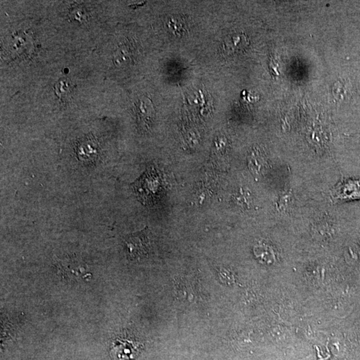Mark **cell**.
Wrapping results in <instances>:
<instances>
[{
	"instance_id": "10",
	"label": "cell",
	"mask_w": 360,
	"mask_h": 360,
	"mask_svg": "<svg viewBox=\"0 0 360 360\" xmlns=\"http://www.w3.org/2000/svg\"><path fill=\"white\" fill-rule=\"evenodd\" d=\"M128 58H129V56H128V51L126 49H120L117 52L116 60L117 61H120L119 62V64H122L126 63Z\"/></svg>"
},
{
	"instance_id": "5",
	"label": "cell",
	"mask_w": 360,
	"mask_h": 360,
	"mask_svg": "<svg viewBox=\"0 0 360 360\" xmlns=\"http://www.w3.org/2000/svg\"><path fill=\"white\" fill-rule=\"evenodd\" d=\"M266 161L263 154L258 150L252 152L249 157V166L253 173L256 175H260L263 171L265 170Z\"/></svg>"
},
{
	"instance_id": "4",
	"label": "cell",
	"mask_w": 360,
	"mask_h": 360,
	"mask_svg": "<svg viewBox=\"0 0 360 360\" xmlns=\"http://www.w3.org/2000/svg\"><path fill=\"white\" fill-rule=\"evenodd\" d=\"M248 38L244 33H235L227 37L224 43V49L227 54L234 55L242 52L248 46Z\"/></svg>"
},
{
	"instance_id": "1",
	"label": "cell",
	"mask_w": 360,
	"mask_h": 360,
	"mask_svg": "<svg viewBox=\"0 0 360 360\" xmlns=\"http://www.w3.org/2000/svg\"><path fill=\"white\" fill-rule=\"evenodd\" d=\"M146 231L128 235L125 240L128 256L132 260L143 258L148 254L150 242Z\"/></svg>"
},
{
	"instance_id": "11",
	"label": "cell",
	"mask_w": 360,
	"mask_h": 360,
	"mask_svg": "<svg viewBox=\"0 0 360 360\" xmlns=\"http://www.w3.org/2000/svg\"><path fill=\"white\" fill-rule=\"evenodd\" d=\"M248 195H246V193L245 192H242V191H240V192H239V194H238V196H237V200H238V201H237L238 203H240V204L242 205H248L249 203V196H247Z\"/></svg>"
},
{
	"instance_id": "3",
	"label": "cell",
	"mask_w": 360,
	"mask_h": 360,
	"mask_svg": "<svg viewBox=\"0 0 360 360\" xmlns=\"http://www.w3.org/2000/svg\"><path fill=\"white\" fill-rule=\"evenodd\" d=\"M332 197L336 202L360 199V180H343L334 189Z\"/></svg>"
},
{
	"instance_id": "2",
	"label": "cell",
	"mask_w": 360,
	"mask_h": 360,
	"mask_svg": "<svg viewBox=\"0 0 360 360\" xmlns=\"http://www.w3.org/2000/svg\"><path fill=\"white\" fill-rule=\"evenodd\" d=\"M143 345L128 339H117L113 341L110 355L114 360H130L138 355Z\"/></svg>"
},
{
	"instance_id": "9",
	"label": "cell",
	"mask_w": 360,
	"mask_h": 360,
	"mask_svg": "<svg viewBox=\"0 0 360 360\" xmlns=\"http://www.w3.org/2000/svg\"><path fill=\"white\" fill-rule=\"evenodd\" d=\"M168 26L174 34H178L182 32L183 23L179 18H172L168 20Z\"/></svg>"
},
{
	"instance_id": "7",
	"label": "cell",
	"mask_w": 360,
	"mask_h": 360,
	"mask_svg": "<svg viewBox=\"0 0 360 360\" xmlns=\"http://www.w3.org/2000/svg\"><path fill=\"white\" fill-rule=\"evenodd\" d=\"M72 90V82L68 79H61L55 85V91L60 98L67 97Z\"/></svg>"
},
{
	"instance_id": "6",
	"label": "cell",
	"mask_w": 360,
	"mask_h": 360,
	"mask_svg": "<svg viewBox=\"0 0 360 360\" xmlns=\"http://www.w3.org/2000/svg\"><path fill=\"white\" fill-rule=\"evenodd\" d=\"M137 109H138L139 114L141 118L145 122H148L153 116V106L148 98L141 99L139 100Z\"/></svg>"
},
{
	"instance_id": "8",
	"label": "cell",
	"mask_w": 360,
	"mask_h": 360,
	"mask_svg": "<svg viewBox=\"0 0 360 360\" xmlns=\"http://www.w3.org/2000/svg\"><path fill=\"white\" fill-rule=\"evenodd\" d=\"M97 148L92 141H86L81 144L78 150V155L84 159L92 158L96 155Z\"/></svg>"
}]
</instances>
